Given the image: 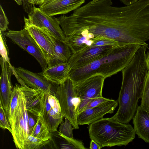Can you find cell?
<instances>
[{
    "label": "cell",
    "mask_w": 149,
    "mask_h": 149,
    "mask_svg": "<svg viewBox=\"0 0 149 149\" xmlns=\"http://www.w3.org/2000/svg\"><path fill=\"white\" fill-rule=\"evenodd\" d=\"M147 48L141 45L129 64L121 71L122 81L118 100L119 107L111 117L120 122L128 123L137 111L148 76Z\"/></svg>",
    "instance_id": "1"
},
{
    "label": "cell",
    "mask_w": 149,
    "mask_h": 149,
    "mask_svg": "<svg viewBox=\"0 0 149 149\" xmlns=\"http://www.w3.org/2000/svg\"><path fill=\"white\" fill-rule=\"evenodd\" d=\"M90 138L101 148L115 146H126L135 138V132L130 124L116 119L102 118L88 126Z\"/></svg>",
    "instance_id": "2"
},
{
    "label": "cell",
    "mask_w": 149,
    "mask_h": 149,
    "mask_svg": "<svg viewBox=\"0 0 149 149\" xmlns=\"http://www.w3.org/2000/svg\"><path fill=\"white\" fill-rule=\"evenodd\" d=\"M141 45L129 44L113 47L101 58L86 66L91 75L98 74L106 78L122 71L130 63Z\"/></svg>",
    "instance_id": "3"
},
{
    "label": "cell",
    "mask_w": 149,
    "mask_h": 149,
    "mask_svg": "<svg viewBox=\"0 0 149 149\" xmlns=\"http://www.w3.org/2000/svg\"><path fill=\"white\" fill-rule=\"evenodd\" d=\"M54 95L59 101L63 117L69 120L74 129H78L77 112V99L72 80L68 77L57 86Z\"/></svg>",
    "instance_id": "4"
},
{
    "label": "cell",
    "mask_w": 149,
    "mask_h": 149,
    "mask_svg": "<svg viewBox=\"0 0 149 149\" xmlns=\"http://www.w3.org/2000/svg\"><path fill=\"white\" fill-rule=\"evenodd\" d=\"M105 79L102 75L96 74L74 86L78 101L77 114L84 110L93 99L102 97V90Z\"/></svg>",
    "instance_id": "5"
},
{
    "label": "cell",
    "mask_w": 149,
    "mask_h": 149,
    "mask_svg": "<svg viewBox=\"0 0 149 149\" xmlns=\"http://www.w3.org/2000/svg\"><path fill=\"white\" fill-rule=\"evenodd\" d=\"M28 122V112L26 107L25 99L20 89L18 106L10 125L12 130L11 133L17 148L24 149L30 135Z\"/></svg>",
    "instance_id": "6"
},
{
    "label": "cell",
    "mask_w": 149,
    "mask_h": 149,
    "mask_svg": "<svg viewBox=\"0 0 149 149\" xmlns=\"http://www.w3.org/2000/svg\"><path fill=\"white\" fill-rule=\"evenodd\" d=\"M5 34L13 42L34 57L42 70L47 68V63L41 49L26 29L24 28L19 31L9 30Z\"/></svg>",
    "instance_id": "7"
},
{
    "label": "cell",
    "mask_w": 149,
    "mask_h": 149,
    "mask_svg": "<svg viewBox=\"0 0 149 149\" xmlns=\"http://www.w3.org/2000/svg\"><path fill=\"white\" fill-rule=\"evenodd\" d=\"M28 19L33 25L48 32L56 38L65 42L66 36L57 18L52 17L33 6Z\"/></svg>",
    "instance_id": "8"
},
{
    "label": "cell",
    "mask_w": 149,
    "mask_h": 149,
    "mask_svg": "<svg viewBox=\"0 0 149 149\" xmlns=\"http://www.w3.org/2000/svg\"><path fill=\"white\" fill-rule=\"evenodd\" d=\"M40 116L51 133L58 131V127L64 117L59 101L54 95L45 93L44 106Z\"/></svg>",
    "instance_id": "9"
},
{
    "label": "cell",
    "mask_w": 149,
    "mask_h": 149,
    "mask_svg": "<svg viewBox=\"0 0 149 149\" xmlns=\"http://www.w3.org/2000/svg\"><path fill=\"white\" fill-rule=\"evenodd\" d=\"M15 70L16 74L15 76L19 83L22 81L31 88L55 95L56 88H54V87L58 85L48 80L42 72H33L20 67L15 68Z\"/></svg>",
    "instance_id": "10"
},
{
    "label": "cell",
    "mask_w": 149,
    "mask_h": 149,
    "mask_svg": "<svg viewBox=\"0 0 149 149\" xmlns=\"http://www.w3.org/2000/svg\"><path fill=\"white\" fill-rule=\"evenodd\" d=\"M114 47L112 46L87 47L72 54L67 63L70 70L82 67L101 58Z\"/></svg>",
    "instance_id": "11"
},
{
    "label": "cell",
    "mask_w": 149,
    "mask_h": 149,
    "mask_svg": "<svg viewBox=\"0 0 149 149\" xmlns=\"http://www.w3.org/2000/svg\"><path fill=\"white\" fill-rule=\"evenodd\" d=\"M118 104L117 101L109 99L98 106L84 109L77 114L78 125H89L103 118L105 115L113 113Z\"/></svg>",
    "instance_id": "12"
},
{
    "label": "cell",
    "mask_w": 149,
    "mask_h": 149,
    "mask_svg": "<svg viewBox=\"0 0 149 149\" xmlns=\"http://www.w3.org/2000/svg\"><path fill=\"white\" fill-rule=\"evenodd\" d=\"M0 63L1 68L0 77V102L5 110L8 107L13 88L11 83V77L15 75V68L10 63L1 57Z\"/></svg>",
    "instance_id": "13"
},
{
    "label": "cell",
    "mask_w": 149,
    "mask_h": 149,
    "mask_svg": "<svg viewBox=\"0 0 149 149\" xmlns=\"http://www.w3.org/2000/svg\"><path fill=\"white\" fill-rule=\"evenodd\" d=\"M86 0H45L40 9L50 16L65 14L79 8Z\"/></svg>",
    "instance_id": "14"
},
{
    "label": "cell",
    "mask_w": 149,
    "mask_h": 149,
    "mask_svg": "<svg viewBox=\"0 0 149 149\" xmlns=\"http://www.w3.org/2000/svg\"><path fill=\"white\" fill-rule=\"evenodd\" d=\"M24 28L26 29L40 49L48 66L51 62L54 54L53 46L47 38L44 30L32 24L28 18L24 17Z\"/></svg>",
    "instance_id": "15"
},
{
    "label": "cell",
    "mask_w": 149,
    "mask_h": 149,
    "mask_svg": "<svg viewBox=\"0 0 149 149\" xmlns=\"http://www.w3.org/2000/svg\"><path fill=\"white\" fill-rule=\"evenodd\" d=\"M19 87L24 96L28 112L37 117L40 116L44 107L45 93L26 85H19Z\"/></svg>",
    "instance_id": "16"
},
{
    "label": "cell",
    "mask_w": 149,
    "mask_h": 149,
    "mask_svg": "<svg viewBox=\"0 0 149 149\" xmlns=\"http://www.w3.org/2000/svg\"><path fill=\"white\" fill-rule=\"evenodd\" d=\"M94 38L93 35L86 30H78L66 37L65 42L73 54L91 46Z\"/></svg>",
    "instance_id": "17"
},
{
    "label": "cell",
    "mask_w": 149,
    "mask_h": 149,
    "mask_svg": "<svg viewBox=\"0 0 149 149\" xmlns=\"http://www.w3.org/2000/svg\"><path fill=\"white\" fill-rule=\"evenodd\" d=\"M44 31L54 48L53 58L48 66L67 63L72 54L68 46L65 42L56 38L47 31Z\"/></svg>",
    "instance_id": "18"
},
{
    "label": "cell",
    "mask_w": 149,
    "mask_h": 149,
    "mask_svg": "<svg viewBox=\"0 0 149 149\" xmlns=\"http://www.w3.org/2000/svg\"><path fill=\"white\" fill-rule=\"evenodd\" d=\"M132 119L136 134L139 138L149 143V113L140 105L138 106Z\"/></svg>",
    "instance_id": "19"
},
{
    "label": "cell",
    "mask_w": 149,
    "mask_h": 149,
    "mask_svg": "<svg viewBox=\"0 0 149 149\" xmlns=\"http://www.w3.org/2000/svg\"><path fill=\"white\" fill-rule=\"evenodd\" d=\"M70 70L69 65L66 63L48 66L42 72L48 80L58 85L68 78Z\"/></svg>",
    "instance_id": "20"
},
{
    "label": "cell",
    "mask_w": 149,
    "mask_h": 149,
    "mask_svg": "<svg viewBox=\"0 0 149 149\" xmlns=\"http://www.w3.org/2000/svg\"><path fill=\"white\" fill-rule=\"evenodd\" d=\"M51 132L45 123L42 117H38L35 125L29 130L30 135L46 141L51 140Z\"/></svg>",
    "instance_id": "21"
},
{
    "label": "cell",
    "mask_w": 149,
    "mask_h": 149,
    "mask_svg": "<svg viewBox=\"0 0 149 149\" xmlns=\"http://www.w3.org/2000/svg\"><path fill=\"white\" fill-rule=\"evenodd\" d=\"M20 91L19 85L15 84L13 88L8 106L5 111L8 120L10 125L11 123L15 112L18 106Z\"/></svg>",
    "instance_id": "22"
},
{
    "label": "cell",
    "mask_w": 149,
    "mask_h": 149,
    "mask_svg": "<svg viewBox=\"0 0 149 149\" xmlns=\"http://www.w3.org/2000/svg\"><path fill=\"white\" fill-rule=\"evenodd\" d=\"M57 137L59 139V148L66 149H85L83 142L80 140L67 137L57 131Z\"/></svg>",
    "instance_id": "23"
},
{
    "label": "cell",
    "mask_w": 149,
    "mask_h": 149,
    "mask_svg": "<svg viewBox=\"0 0 149 149\" xmlns=\"http://www.w3.org/2000/svg\"><path fill=\"white\" fill-rule=\"evenodd\" d=\"M50 140L45 141L42 139L29 135L24 145V149H39L47 145Z\"/></svg>",
    "instance_id": "24"
},
{
    "label": "cell",
    "mask_w": 149,
    "mask_h": 149,
    "mask_svg": "<svg viewBox=\"0 0 149 149\" xmlns=\"http://www.w3.org/2000/svg\"><path fill=\"white\" fill-rule=\"evenodd\" d=\"M141 98V106L149 113V75L148 74Z\"/></svg>",
    "instance_id": "25"
},
{
    "label": "cell",
    "mask_w": 149,
    "mask_h": 149,
    "mask_svg": "<svg viewBox=\"0 0 149 149\" xmlns=\"http://www.w3.org/2000/svg\"><path fill=\"white\" fill-rule=\"evenodd\" d=\"M73 128L70 121L65 118L64 122L61 123L58 131L59 132L68 137L73 138Z\"/></svg>",
    "instance_id": "26"
},
{
    "label": "cell",
    "mask_w": 149,
    "mask_h": 149,
    "mask_svg": "<svg viewBox=\"0 0 149 149\" xmlns=\"http://www.w3.org/2000/svg\"><path fill=\"white\" fill-rule=\"evenodd\" d=\"M112 46L114 47L121 46L117 42L107 38L97 37L94 38L91 46Z\"/></svg>",
    "instance_id": "27"
},
{
    "label": "cell",
    "mask_w": 149,
    "mask_h": 149,
    "mask_svg": "<svg viewBox=\"0 0 149 149\" xmlns=\"http://www.w3.org/2000/svg\"><path fill=\"white\" fill-rule=\"evenodd\" d=\"M0 54L1 57L10 63L8 56V50L6 43V36L4 32L0 31Z\"/></svg>",
    "instance_id": "28"
},
{
    "label": "cell",
    "mask_w": 149,
    "mask_h": 149,
    "mask_svg": "<svg viewBox=\"0 0 149 149\" xmlns=\"http://www.w3.org/2000/svg\"><path fill=\"white\" fill-rule=\"evenodd\" d=\"M0 127L4 130L7 129L11 132L10 125L8 120L5 111L3 108L1 103L0 102Z\"/></svg>",
    "instance_id": "29"
},
{
    "label": "cell",
    "mask_w": 149,
    "mask_h": 149,
    "mask_svg": "<svg viewBox=\"0 0 149 149\" xmlns=\"http://www.w3.org/2000/svg\"><path fill=\"white\" fill-rule=\"evenodd\" d=\"M9 22L1 5L0 6V31H5L8 28Z\"/></svg>",
    "instance_id": "30"
},
{
    "label": "cell",
    "mask_w": 149,
    "mask_h": 149,
    "mask_svg": "<svg viewBox=\"0 0 149 149\" xmlns=\"http://www.w3.org/2000/svg\"><path fill=\"white\" fill-rule=\"evenodd\" d=\"M109 99L104 97L102 96L94 98L88 104L85 109L98 106L103 103L108 101Z\"/></svg>",
    "instance_id": "31"
},
{
    "label": "cell",
    "mask_w": 149,
    "mask_h": 149,
    "mask_svg": "<svg viewBox=\"0 0 149 149\" xmlns=\"http://www.w3.org/2000/svg\"><path fill=\"white\" fill-rule=\"evenodd\" d=\"M28 126L29 130L32 128L36 124L37 122L38 117L35 116L33 115L30 114L28 112Z\"/></svg>",
    "instance_id": "32"
},
{
    "label": "cell",
    "mask_w": 149,
    "mask_h": 149,
    "mask_svg": "<svg viewBox=\"0 0 149 149\" xmlns=\"http://www.w3.org/2000/svg\"><path fill=\"white\" fill-rule=\"evenodd\" d=\"M23 8L28 14L31 12L34 6L30 4L28 0H22Z\"/></svg>",
    "instance_id": "33"
},
{
    "label": "cell",
    "mask_w": 149,
    "mask_h": 149,
    "mask_svg": "<svg viewBox=\"0 0 149 149\" xmlns=\"http://www.w3.org/2000/svg\"><path fill=\"white\" fill-rule=\"evenodd\" d=\"M101 148L100 145L93 140H91L90 143V149H100Z\"/></svg>",
    "instance_id": "34"
},
{
    "label": "cell",
    "mask_w": 149,
    "mask_h": 149,
    "mask_svg": "<svg viewBox=\"0 0 149 149\" xmlns=\"http://www.w3.org/2000/svg\"><path fill=\"white\" fill-rule=\"evenodd\" d=\"M45 0H28L29 3L34 6L35 5H40L44 2Z\"/></svg>",
    "instance_id": "35"
},
{
    "label": "cell",
    "mask_w": 149,
    "mask_h": 149,
    "mask_svg": "<svg viewBox=\"0 0 149 149\" xmlns=\"http://www.w3.org/2000/svg\"><path fill=\"white\" fill-rule=\"evenodd\" d=\"M120 1L126 6H128L134 3L138 0H120Z\"/></svg>",
    "instance_id": "36"
},
{
    "label": "cell",
    "mask_w": 149,
    "mask_h": 149,
    "mask_svg": "<svg viewBox=\"0 0 149 149\" xmlns=\"http://www.w3.org/2000/svg\"><path fill=\"white\" fill-rule=\"evenodd\" d=\"M146 61L148 69V74L149 75V50L146 54Z\"/></svg>",
    "instance_id": "37"
},
{
    "label": "cell",
    "mask_w": 149,
    "mask_h": 149,
    "mask_svg": "<svg viewBox=\"0 0 149 149\" xmlns=\"http://www.w3.org/2000/svg\"><path fill=\"white\" fill-rule=\"evenodd\" d=\"M17 4L19 5H21L22 4V0H14Z\"/></svg>",
    "instance_id": "38"
}]
</instances>
